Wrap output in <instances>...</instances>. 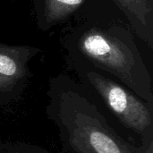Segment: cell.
Wrapping results in <instances>:
<instances>
[{
	"mask_svg": "<svg viewBox=\"0 0 153 153\" xmlns=\"http://www.w3.org/2000/svg\"><path fill=\"white\" fill-rule=\"evenodd\" d=\"M48 113L76 153H138L108 125L95 104L68 78L50 83Z\"/></svg>",
	"mask_w": 153,
	"mask_h": 153,
	"instance_id": "cell-1",
	"label": "cell"
},
{
	"mask_svg": "<svg viewBox=\"0 0 153 153\" xmlns=\"http://www.w3.org/2000/svg\"><path fill=\"white\" fill-rule=\"evenodd\" d=\"M39 51L30 46H11L0 42V77L24 81L29 62Z\"/></svg>",
	"mask_w": 153,
	"mask_h": 153,
	"instance_id": "cell-5",
	"label": "cell"
},
{
	"mask_svg": "<svg viewBox=\"0 0 153 153\" xmlns=\"http://www.w3.org/2000/svg\"><path fill=\"white\" fill-rule=\"evenodd\" d=\"M76 48L95 67L152 105V76L130 30L120 25L89 28L78 37Z\"/></svg>",
	"mask_w": 153,
	"mask_h": 153,
	"instance_id": "cell-2",
	"label": "cell"
},
{
	"mask_svg": "<svg viewBox=\"0 0 153 153\" xmlns=\"http://www.w3.org/2000/svg\"><path fill=\"white\" fill-rule=\"evenodd\" d=\"M13 149L11 150L8 146L6 145H3L2 143L0 144V152L1 153H22L21 152H18L13 146L12 147Z\"/></svg>",
	"mask_w": 153,
	"mask_h": 153,
	"instance_id": "cell-8",
	"label": "cell"
},
{
	"mask_svg": "<svg viewBox=\"0 0 153 153\" xmlns=\"http://www.w3.org/2000/svg\"><path fill=\"white\" fill-rule=\"evenodd\" d=\"M122 11L133 30L151 48L153 47L152 0H112Z\"/></svg>",
	"mask_w": 153,
	"mask_h": 153,
	"instance_id": "cell-4",
	"label": "cell"
},
{
	"mask_svg": "<svg viewBox=\"0 0 153 153\" xmlns=\"http://www.w3.org/2000/svg\"><path fill=\"white\" fill-rule=\"evenodd\" d=\"M86 80L120 123L139 134L149 146L153 142L152 108H149L130 90L98 72L88 71Z\"/></svg>",
	"mask_w": 153,
	"mask_h": 153,
	"instance_id": "cell-3",
	"label": "cell"
},
{
	"mask_svg": "<svg viewBox=\"0 0 153 153\" xmlns=\"http://www.w3.org/2000/svg\"><path fill=\"white\" fill-rule=\"evenodd\" d=\"M145 153H153V142L149 144L147 150L145 151Z\"/></svg>",
	"mask_w": 153,
	"mask_h": 153,
	"instance_id": "cell-9",
	"label": "cell"
},
{
	"mask_svg": "<svg viewBox=\"0 0 153 153\" xmlns=\"http://www.w3.org/2000/svg\"><path fill=\"white\" fill-rule=\"evenodd\" d=\"M23 88L24 81L0 77V106L12 103L17 100Z\"/></svg>",
	"mask_w": 153,
	"mask_h": 153,
	"instance_id": "cell-7",
	"label": "cell"
},
{
	"mask_svg": "<svg viewBox=\"0 0 153 153\" xmlns=\"http://www.w3.org/2000/svg\"><path fill=\"white\" fill-rule=\"evenodd\" d=\"M85 0H33L38 27L48 30L76 12Z\"/></svg>",
	"mask_w": 153,
	"mask_h": 153,
	"instance_id": "cell-6",
	"label": "cell"
}]
</instances>
